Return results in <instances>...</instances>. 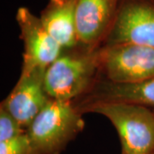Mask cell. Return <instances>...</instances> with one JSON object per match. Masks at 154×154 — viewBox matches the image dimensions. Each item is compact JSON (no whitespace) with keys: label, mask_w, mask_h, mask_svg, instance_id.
I'll list each match as a JSON object with an SVG mask.
<instances>
[{"label":"cell","mask_w":154,"mask_h":154,"mask_svg":"<svg viewBox=\"0 0 154 154\" xmlns=\"http://www.w3.org/2000/svg\"><path fill=\"white\" fill-rule=\"evenodd\" d=\"M83 127L69 101L51 99L27 128L31 154H60Z\"/></svg>","instance_id":"1"},{"label":"cell","mask_w":154,"mask_h":154,"mask_svg":"<svg viewBox=\"0 0 154 154\" xmlns=\"http://www.w3.org/2000/svg\"><path fill=\"white\" fill-rule=\"evenodd\" d=\"M91 111L107 117L114 125L122 144V154H149L154 152V112L134 103L105 100Z\"/></svg>","instance_id":"2"},{"label":"cell","mask_w":154,"mask_h":154,"mask_svg":"<svg viewBox=\"0 0 154 154\" xmlns=\"http://www.w3.org/2000/svg\"><path fill=\"white\" fill-rule=\"evenodd\" d=\"M103 57L112 83L136 84L154 77V48L135 44L110 45Z\"/></svg>","instance_id":"3"},{"label":"cell","mask_w":154,"mask_h":154,"mask_svg":"<svg viewBox=\"0 0 154 154\" xmlns=\"http://www.w3.org/2000/svg\"><path fill=\"white\" fill-rule=\"evenodd\" d=\"M93 57H59L45 74V89L51 99L70 101L88 87L95 70Z\"/></svg>","instance_id":"4"},{"label":"cell","mask_w":154,"mask_h":154,"mask_svg":"<svg viewBox=\"0 0 154 154\" xmlns=\"http://www.w3.org/2000/svg\"><path fill=\"white\" fill-rule=\"evenodd\" d=\"M110 45L135 44L154 48V0H125L109 31Z\"/></svg>","instance_id":"5"},{"label":"cell","mask_w":154,"mask_h":154,"mask_svg":"<svg viewBox=\"0 0 154 154\" xmlns=\"http://www.w3.org/2000/svg\"><path fill=\"white\" fill-rule=\"evenodd\" d=\"M17 22L24 44L22 69H46L60 57L63 47L48 33L40 18L28 8L18 9Z\"/></svg>","instance_id":"6"},{"label":"cell","mask_w":154,"mask_h":154,"mask_svg":"<svg viewBox=\"0 0 154 154\" xmlns=\"http://www.w3.org/2000/svg\"><path fill=\"white\" fill-rule=\"evenodd\" d=\"M45 70L41 68L22 69L17 85L2 103L23 128H28L51 100L45 89Z\"/></svg>","instance_id":"7"},{"label":"cell","mask_w":154,"mask_h":154,"mask_svg":"<svg viewBox=\"0 0 154 154\" xmlns=\"http://www.w3.org/2000/svg\"><path fill=\"white\" fill-rule=\"evenodd\" d=\"M121 0H77L75 22L78 41L91 45L110 31Z\"/></svg>","instance_id":"8"},{"label":"cell","mask_w":154,"mask_h":154,"mask_svg":"<svg viewBox=\"0 0 154 154\" xmlns=\"http://www.w3.org/2000/svg\"><path fill=\"white\" fill-rule=\"evenodd\" d=\"M77 0H49L40 20L62 47H72L78 41L75 22Z\"/></svg>","instance_id":"9"},{"label":"cell","mask_w":154,"mask_h":154,"mask_svg":"<svg viewBox=\"0 0 154 154\" xmlns=\"http://www.w3.org/2000/svg\"><path fill=\"white\" fill-rule=\"evenodd\" d=\"M106 100L154 106V77L136 84L110 83L105 88Z\"/></svg>","instance_id":"10"},{"label":"cell","mask_w":154,"mask_h":154,"mask_svg":"<svg viewBox=\"0 0 154 154\" xmlns=\"http://www.w3.org/2000/svg\"><path fill=\"white\" fill-rule=\"evenodd\" d=\"M27 131L21 123L1 105L0 110V142L12 140Z\"/></svg>","instance_id":"11"},{"label":"cell","mask_w":154,"mask_h":154,"mask_svg":"<svg viewBox=\"0 0 154 154\" xmlns=\"http://www.w3.org/2000/svg\"><path fill=\"white\" fill-rule=\"evenodd\" d=\"M0 154H31L27 132L12 140L0 142Z\"/></svg>","instance_id":"12"},{"label":"cell","mask_w":154,"mask_h":154,"mask_svg":"<svg viewBox=\"0 0 154 154\" xmlns=\"http://www.w3.org/2000/svg\"><path fill=\"white\" fill-rule=\"evenodd\" d=\"M149 154H154V152H151V153H149Z\"/></svg>","instance_id":"13"}]
</instances>
